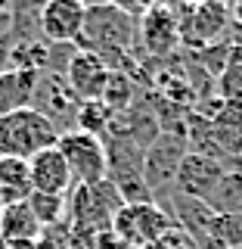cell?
<instances>
[{"label": "cell", "instance_id": "obj_20", "mask_svg": "<svg viewBox=\"0 0 242 249\" xmlns=\"http://www.w3.org/2000/svg\"><path fill=\"white\" fill-rule=\"evenodd\" d=\"M217 97L224 103H242V44H233L217 75Z\"/></svg>", "mask_w": 242, "mask_h": 249}, {"label": "cell", "instance_id": "obj_7", "mask_svg": "<svg viewBox=\"0 0 242 249\" xmlns=\"http://www.w3.org/2000/svg\"><path fill=\"white\" fill-rule=\"evenodd\" d=\"M230 10L224 0H202V3H186L177 13L180 22V41L190 47H211L221 41L224 28H227Z\"/></svg>", "mask_w": 242, "mask_h": 249}, {"label": "cell", "instance_id": "obj_15", "mask_svg": "<svg viewBox=\"0 0 242 249\" xmlns=\"http://www.w3.org/2000/svg\"><path fill=\"white\" fill-rule=\"evenodd\" d=\"M37 75L41 72H22V69H3L0 72V119L31 106Z\"/></svg>", "mask_w": 242, "mask_h": 249}, {"label": "cell", "instance_id": "obj_12", "mask_svg": "<svg viewBox=\"0 0 242 249\" xmlns=\"http://www.w3.org/2000/svg\"><path fill=\"white\" fill-rule=\"evenodd\" d=\"M224 171H227L224 162L190 150V153L183 156V162H180L174 190L177 193H186V196H196V199H208V196H211V190L217 187V181H221Z\"/></svg>", "mask_w": 242, "mask_h": 249}, {"label": "cell", "instance_id": "obj_23", "mask_svg": "<svg viewBox=\"0 0 242 249\" xmlns=\"http://www.w3.org/2000/svg\"><path fill=\"white\" fill-rule=\"evenodd\" d=\"M208 237L227 249H242V215H214Z\"/></svg>", "mask_w": 242, "mask_h": 249}, {"label": "cell", "instance_id": "obj_26", "mask_svg": "<svg viewBox=\"0 0 242 249\" xmlns=\"http://www.w3.org/2000/svg\"><path fill=\"white\" fill-rule=\"evenodd\" d=\"M233 19H236V25L242 28V0H236V3H233Z\"/></svg>", "mask_w": 242, "mask_h": 249}, {"label": "cell", "instance_id": "obj_6", "mask_svg": "<svg viewBox=\"0 0 242 249\" xmlns=\"http://www.w3.org/2000/svg\"><path fill=\"white\" fill-rule=\"evenodd\" d=\"M78 106H81V100L72 93L65 75H53V72H41V75H37V88H34L31 109H37L41 115H47V119L59 128V134L75 131Z\"/></svg>", "mask_w": 242, "mask_h": 249}, {"label": "cell", "instance_id": "obj_25", "mask_svg": "<svg viewBox=\"0 0 242 249\" xmlns=\"http://www.w3.org/2000/svg\"><path fill=\"white\" fill-rule=\"evenodd\" d=\"M196 249H227V246H221L217 240H211V237H208V240H202V243H196Z\"/></svg>", "mask_w": 242, "mask_h": 249}, {"label": "cell", "instance_id": "obj_4", "mask_svg": "<svg viewBox=\"0 0 242 249\" xmlns=\"http://www.w3.org/2000/svg\"><path fill=\"white\" fill-rule=\"evenodd\" d=\"M59 153L65 156L75 187H93L109 181V153L106 140L84 134V131H65L56 140Z\"/></svg>", "mask_w": 242, "mask_h": 249}, {"label": "cell", "instance_id": "obj_2", "mask_svg": "<svg viewBox=\"0 0 242 249\" xmlns=\"http://www.w3.org/2000/svg\"><path fill=\"white\" fill-rule=\"evenodd\" d=\"M81 50L106 53V50H124L134 53L137 47V19L121 10H115L112 3L99 0V3L87 6V19H84V35L78 41Z\"/></svg>", "mask_w": 242, "mask_h": 249}, {"label": "cell", "instance_id": "obj_22", "mask_svg": "<svg viewBox=\"0 0 242 249\" xmlns=\"http://www.w3.org/2000/svg\"><path fill=\"white\" fill-rule=\"evenodd\" d=\"M103 103L112 109L115 115L128 112L130 103H134V78L124 75V72H112L109 75L106 90H103Z\"/></svg>", "mask_w": 242, "mask_h": 249}, {"label": "cell", "instance_id": "obj_17", "mask_svg": "<svg viewBox=\"0 0 242 249\" xmlns=\"http://www.w3.org/2000/svg\"><path fill=\"white\" fill-rule=\"evenodd\" d=\"M34 187H31L28 162L13 159V156H0V206H13V202H25Z\"/></svg>", "mask_w": 242, "mask_h": 249}, {"label": "cell", "instance_id": "obj_14", "mask_svg": "<svg viewBox=\"0 0 242 249\" xmlns=\"http://www.w3.org/2000/svg\"><path fill=\"white\" fill-rule=\"evenodd\" d=\"M171 215L177 218V228H183L190 233L196 243L202 240H208V233H211V224H214V209L208 206L205 199H196V196H186V193H171Z\"/></svg>", "mask_w": 242, "mask_h": 249}, {"label": "cell", "instance_id": "obj_21", "mask_svg": "<svg viewBox=\"0 0 242 249\" xmlns=\"http://www.w3.org/2000/svg\"><path fill=\"white\" fill-rule=\"evenodd\" d=\"M25 202H28V209L34 212L37 224H41L44 231L62 224V215L68 212V196H53V193H31Z\"/></svg>", "mask_w": 242, "mask_h": 249}, {"label": "cell", "instance_id": "obj_16", "mask_svg": "<svg viewBox=\"0 0 242 249\" xmlns=\"http://www.w3.org/2000/svg\"><path fill=\"white\" fill-rule=\"evenodd\" d=\"M41 224H37L34 212L28 209V202H13V206L0 209V240L6 246L16 243H37L41 237Z\"/></svg>", "mask_w": 242, "mask_h": 249}, {"label": "cell", "instance_id": "obj_9", "mask_svg": "<svg viewBox=\"0 0 242 249\" xmlns=\"http://www.w3.org/2000/svg\"><path fill=\"white\" fill-rule=\"evenodd\" d=\"M87 3L84 0H44L41 6V37L47 44H75L84 35Z\"/></svg>", "mask_w": 242, "mask_h": 249}, {"label": "cell", "instance_id": "obj_27", "mask_svg": "<svg viewBox=\"0 0 242 249\" xmlns=\"http://www.w3.org/2000/svg\"><path fill=\"white\" fill-rule=\"evenodd\" d=\"M6 10H10V0H0V16H3Z\"/></svg>", "mask_w": 242, "mask_h": 249}, {"label": "cell", "instance_id": "obj_3", "mask_svg": "<svg viewBox=\"0 0 242 249\" xmlns=\"http://www.w3.org/2000/svg\"><path fill=\"white\" fill-rule=\"evenodd\" d=\"M190 140H186V131L177 128H161L159 137L146 146L143 153V181L149 187L152 199L159 196H171L174 193V181H177V171H180L183 156L190 153L186 150Z\"/></svg>", "mask_w": 242, "mask_h": 249}, {"label": "cell", "instance_id": "obj_8", "mask_svg": "<svg viewBox=\"0 0 242 249\" xmlns=\"http://www.w3.org/2000/svg\"><path fill=\"white\" fill-rule=\"evenodd\" d=\"M168 228H171V218L161 212L155 202L121 206V212L115 215V221H112V231L118 233L128 246H155Z\"/></svg>", "mask_w": 242, "mask_h": 249}, {"label": "cell", "instance_id": "obj_10", "mask_svg": "<svg viewBox=\"0 0 242 249\" xmlns=\"http://www.w3.org/2000/svg\"><path fill=\"white\" fill-rule=\"evenodd\" d=\"M137 41L146 53L152 56H168L180 44V22L171 6L155 3L149 13H143L137 19Z\"/></svg>", "mask_w": 242, "mask_h": 249}, {"label": "cell", "instance_id": "obj_1", "mask_svg": "<svg viewBox=\"0 0 242 249\" xmlns=\"http://www.w3.org/2000/svg\"><path fill=\"white\" fill-rule=\"evenodd\" d=\"M56 140H59V128L31 106L0 119V156L28 162L34 153L56 146Z\"/></svg>", "mask_w": 242, "mask_h": 249}, {"label": "cell", "instance_id": "obj_29", "mask_svg": "<svg viewBox=\"0 0 242 249\" xmlns=\"http://www.w3.org/2000/svg\"><path fill=\"white\" fill-rule=\"evenodd\" d=\"M10 3H16V0H10Z\"/></svg>", "mask_w": 242, "mask_h": 249}, {"label": "cell", "instance_id": "obj_5", "mask_svg": "<svg viewBox=\"0 0 242 249\" xmlns=\"http://www.w3.org/2000/svg\"><path fill=\"white\" fill-rule=\"evenodd\" d=\"M124 199L112 181L93 184V187H75L72 199H68V215H72V228L84 231H112L115 215L121 212Z\"/></svg>", "mask_w": 242, "mask_h": 249}, {"label": "cell", "instance_id": "obj_11", "mask_svg": "<svg viewBox=\"0 0 242 249\" xmlns=\"http://www.w3.org/2000/svg\"><path fill=\"white\" fill-rule=\"evenodd\" d=\"M109 66L103 62V56L93 50H81L78 47L75 56L68 59L65 66V81L68 88H72V93L81 103H87V100H103V90L109 84Z\"/></svg>", "mask_w": 242, "mask_h": 249}, {"label": "cell", "instance_id": "obj_28", "mask_svg": "<svg viewBox=\"0 0 242 249\" xmlns=\"http://www.w3.org/2000/svg\"><path fill=\"white\" fill-rule=\"evenodd\" d=\"M84 3H87V6H90V3H99V0H84Z\"/></svg>", "mask_w": 242, "mask_h": 249}, {"label": "cell", "instance_id": "obj_13", "mask_svg": "<svg viewBox=\"0 0 242 249\" xmlns=\"http://www.w3.org/2000/svg\"><path fill=\"white\" fill-rule=\"evenodd\" d=\"M28 175L34 193H53V196H65L75 187L72 171H68L65 156L59 153V146H47V150L34 153L28 159Z\"/></svg>", "mask_w": 242, "mask_h": 249}, {"label": "cell", "instance_id": "obj_24", "mask_svg": "<svg viewBox=\"0 0 242 249\" xmlns=\"http://www.w3.org/2000/svg\"><path fill=\"white\" fill-rule=\"evenodd\" d=\"M106 3H112L115 10H121V13H128V16H134V19H140L143 13H149L152 6H155V0H106Z\"/></svg>", "mask_w": 242, "mask_h": 249}, {"label": "cell", "instance_id": "obj_18", "mask_svg": "<svg viewBox=\"0 0 242 249\" xmlns=\"http://www.w3.org/2000/svg\"><path fill=\"white\" fill-rule=\"evenodd\" d=\"M205 202L217 215H242V175L236 168H227Z\"/></svg>", "mask_w": 242, "mask_h": 249}, {"label": "cell", "instance_id": "obj_19", "mask_svg": "<svg viewBox=\"0 0 242 249\" xmlns=\"http://www.w3.org/2000/svg\"><path fill=\"white\" fill-rule=\"evenodd\" d=\"M115 124V112L109 109L103 100H87V103L78 106V115H75V131H84V134H93L99 140L109 137Z\"/></svg>", "mask_w": 242, "mask_h": 249}]
</instances>
